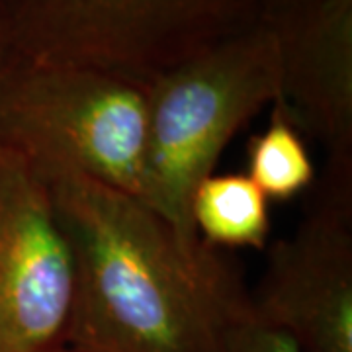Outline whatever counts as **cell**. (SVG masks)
Here are the masks:
<instances>
[{"label": "cell", "mask_w": 352, "mask_h": 352, "mask_svg": "<svg viewBox=\"0 0 352 352\" xmlns=\"http://www.w3.org/2000/svg\"><path fill=\"white\" fill-rule=\"evenodd\" d=\"M39 176L75 266L65 346L221 352L227 327L251 309V292L233 264L210 245H182L133 194L76 175Z\"/></svg>", "instance_id": "cell-1"}, {"label": "cell", "mask_w": 352, "mask_h": 352, "mask_svg": "<svg viewBox=\"0 0 352 352\" xmlns=\"http://www.w3.org/2000/svg\"><path fill=\"white\" fill-rule=\"evenodd\" d=\"M145 151L138 198L182 245L206 243L192 223V198L231 138L278 98L274 39L256 22L217 39L145 87Z\"/></svg>", "instance_id": "cell-2"}, {"label": "cell", "mask_w": 352, "mask_h": 352, "mask_svg": "<svg viewBox=\"0 0 352 352\" xmlns=\"http://www.w3.org/2000/svg\"><path fill=\"white\" fill-rule=\"evenodd\" d=\"M145 87L100 69L10 57L0 69V149L39 175H76L138 196Z\"/></svg>", "instance_id": "cell-3"}, {"label": "cell", "mask_w": 352, "mask_h": 352, "mask_svg": "<svg viewBox=\"0 0 352 352\" xmlns=\"http://www.w3.org/2000/svg\"><path fill=\"white\" fill-rule=\"evenodd\" d=\"M12 57L100 69L147 87L251 25L258 0H2Z\"/></svg>", "instance_id": "cell-4"}, {"label": "cell", "mask_w": 352, "mask_h": 352, "mask_svg": "<svg viewBox=\"0 0 352 352\" xmlns=\"http://www.w3.org/2000/svg\"><path fill=\"white\" fill-rule=\"evenodd\" d=\"M314 190L300 226L268 249L252 314L303 352H352V168L325 166Z\"/></svg>", "instance_id": "cell-5"}, {"label": "cell", "mask_w": 352, "mask_h": 352, "mask_svg": "<svg viewBox=\"0 0 352 352\" xmlns=\"http://www.w3.org/2000/svg\"><path fill=\"white\" fill-rule=\"evenodd\" d=\"M75 266L45 180L0 149V352L65 346Z\"/></svg>", "instance_id": "cell-6"}, {"label": "cell", "mask_w": 352, "mask_h": 352, "mask_svg": "<svg viewBox=\"0 0 352 352\" xmlns=\"http://www.w3.org/2000/svg\"><path fill=\"white\" fill-rule=\"evenodd\" d=\"M274 39L272 106L325 149V166L352 168V0H258Z\"/></svg>", "instance_id": "cell-7"}, {"label": "cell", "mask_w": 352, "mask_h": 352, "mask_svg": "<svg viewBox=\"0 0 352 352\" xmlns=\"http://www.w3.org/2000/svg\"><path fill=\"white\" fill-rule=\"evenodd\" d=\"M192 223L210 247L263 251L270 237L268 198L247 175H212L192 198Z\"/></svg>", "instance_id": "cell-8"}, {"label": "cell", "mask_w": 352, "mask_h": 352, "mask_svg": "<svg viewBox=\"0 0 352 352\" xmlns=\"http://www.w3.org/2000/svg\"><path fill=\"white\" fill-rule=\"evenodd\" d=\"M249 178L268 200H289L315 182L302 133L272 106L270 124L249 147Z\"/></svg>", "instance_id": "cell-9"}, {"label": "cell", "mask_w": 352, "mask_h": 352, "mask_svg": "<svg viewBox=\"0 0 352 352\" xmlns=\"http://www.w3.org/2000/svg\"><path fill=\"white\" fill-rule=\"evenodd\" d=\"M221 352H303L288 335L249 311L239 315L223 335Z\"/></svg>", "instance_id": "cell-10"}, {"label": "cell", "mask_w": 352, "mask_h": 352, "mask_svg": "<svg viewBox=\"0 0 352 352\" xmlns=\"http://www.w3.org/2000/svg\"><path fill=\"white\" fill-rule=\"evenodd\" d=\"M12 51H10V41H8V32H6V20H4V8L0 0V69L10 61Z\"/></svg>", "instance_id": "cell-11"}, {"label": "cell", "mask_w": 352, "mask_h": 352, "mask_svg": "<svg viewBox=\"0 0 352 352\" xmlns=\"http://www.w3.org/2000/svg\"><path fill=\"white\" fill-rule=\"evenodd\" d=\"M47 352H80V351H75V349H71V346H59V349H53V351H47Z\"/></svg>", "instance_id": "cell-12"}]
</instances>
